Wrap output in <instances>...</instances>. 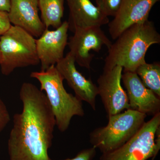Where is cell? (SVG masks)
Wrapping results in <instances>:
<instances>
[{"instance_id":"obj_20","label":"cell","mask_w":160,"mask_h":160,"mask_svg":"<svg viewBox=\"0 0 160 160\" xmlns=\"http://www.w3.org/2000/svg\"><path fill=\"white\" fill-rule=\"evenodd\" d=\"M11 25L8 12L0 10V36L5 33Z\"/></svg>"},{"instance_id":"obj_3","label":"cell","mask_w":160,"mask_h":160,"mask_svg":"<svg viewBox=\"0 0 160 160\" xmlns=\"http://www.w3.org/2000/svg\"><path fill=\"white\" fill-rule=\"evenodd\" d=\"M30 77L38 81L40 90L44 91L55 118L56 126L61 132L69 128L75 116L85 115L82 102L67 92L63 85L64 78L55 66L44 71L32 72Z\"/></svg>"},{"instance_id":"obj_6","label":"cell","mask_w":160,"mask_h":160,"mask_svg":"<svg viewBox=\"0 0 160 160\" xmlns=\"http://www.w3.org/2000/svg\"><path fill=\"white\" fill-rule=\"evenodd\" d=\"M160 113L144 123L133 138L115 150L102 154L99 160H147L160 148Z\"/></svg>"},{"instance_id":"obj_9","label":"cell","mask_w":160,"mask_h":160,"mask_svg":"<svg viewBox=\"0 0 160 160\" xmlns=\"http://www.w3.org/2000/svg\"><path fill=\"white\" fill-rule=\"evenodd\" d=\"M69 25L67 21L55 30L46 28L38 39H36L37 52L41 65V70L44 71L64 58L65 48L68 45Z\"/></svg>"},{"instance_id":"obj_5","label":"cell","mask_w":160,"mask_h":160,"mask_svg":"<svg viewBox=\"0 0 160 160\" xmlns=\"http://www.w3.org/2000/svg\"><path fill=\"white\" fill-rule=\"evenodd\" d=\"M40 63L36 39L28 32L11 25L0 36V67L2 74L9 76L18 68Z\"/></svg>"},{"instance_id":"obj_17","label":"cell","mask_w":160,"mask_h":160,"mask_svg":"<svg viewBox=\"0 0 160 160\" xmlns=\"http://www.w3.org/2000/svg\"><path fill=\"white\" fill-rule=\"evenodd\" d=\"M96 6L106 16L113 17L117 14L122 0H95Z\"/></svg>"},{"instance_id":"obj_15","label":"cell","mask_w":160,"mask_h":160,"mask_svg":"<svg viewBox=\"0 0 160 160\" xmlns=\"http://www.w3.org/2000/svg\"><path fill=\"white\" fill-rule=\"evenodd\" d=\"M66 0H38L41 20L46 28L57 29L63 22L64 2Z\"/></svg>"},{"instance_id":"obj_4","label":"cell","mask_w":160,"mask_h":160,"mask_svg":"<svg viewBox=\"0 0 160 160\" xmlns=\"http://www.w3.org/2000/svg\"><path fill=\"white\" fill-rule=\"evenodd\" d=\"M146 116L130 109L110 116L106 126L96 128L90 132V142L102 154L115 150L138 132L146 122Z\"/></svg>"},{"instance_id":"obj_12","label":"cell","mask_w":160,"mask_h":160,"mask_svg":"<svg viewBox=\"0 0 160 160\" xmlns=\"http://www.w3.org/2000/svg\"><path fill=\"white\" fill-rule=\"evenodd\" d=\"M74 58L70 52L57 63L56 67L68 85L74 91L79 99L88 103L96 110V99L98 95V86L91 79H87L75 66Z\"/></svg>"},{"instance_id":"obj_8","label":"cell","mask_w":160,"mask_h":160,"mask_svg":"<svg viewBox=\"0 0 160 160\" xmlns=\"http://www.w3.org/2000/svg\"><path fill=\"white\" fill-rule=\"evenodd\" d=\"M123 69L121 66H115L103 71L97 80L98 95L108 117L130 109L127 93L121 85Z\"/></svg>"},{"instance_id":"obj_10","label":"cell","mask_w":160,"mask_h":160,"mask_svg":"<svg viewBox=\"0 0 160 160\" xmlns=\"http://www.w3.org/2000/svg\"><path fill=\"white\" fill-rule=\"evenodd\" d=\"M122 80L130 109L152 116L160 113V97L144 86L136 72L123 71Z\"/></svg>"},{"instance_id":"obj_7","label":"cell","mask_w":160,"mask_h":160,"mask_svg":"<svg viewBox=\"0 0 160 160\" xmlns=\"http://www.w3.org/2000/svg\"><path fill=\"white\" fill-rule=\"evenodd\" d=\"M68 42L71 53L75 63L88 69L94 55L91 51L99 52L103 46L108 49L112 44L99 26H92L77 29Z\"/></svg>"},{"instance_id":"obj_14","label":"cell","mask_w":160,"mask_h":160,"mask_svg":"<svg viewBox=\"0 0 160 160\" xmlns=\"http://www.w3.org/2000/svg\"><path fill=\"white\" fill-rule=\"evenodd\" d=\"M69 9V30L92 26L102 27L109 24V17L105 15L90 0H66Z\"/></svg>"},{"instance_id":"obj_16","label":"cell","mask_w":160,"mask_h":160,"mask_svg":"<svg viewBox=\"0 0 160 160\" xmlns=\"http://www.w3.org/2000/svg\"><path fill=\"white\" fill-rule=\"evenodd\" d=\"M146 88L160 97V63L154 62L141 64L135 71Z\"/></svg>"},{"instance_id":"obj_2","label":"cell","mask_w":160,"mask_h":160,"mask_svg":"<svg viewBox=\"0 0 160 160\" xmlns=\"http://www.w3.org/2000/svg\"><path fill=\"white\" fill-rule=\"evenodd\" d=\"M160 43V34L152 21L148 20L129 26L108 49L104 71L120 66L124 71L135 72L138 67L146 62L149 47Z\"/></svg>"},{"instance_id":"obj_1","label":"cell","mask_w":160,"mask_h":160,"mask_svg":"<svg viewBox=\"0 0 160 160\" xmlns=\"http://www.w3.org/2000/svg\"><path fill=\"white\" fill-rule=\"evenodd\" d=\"M19 97L22 109L13 116L8 142L9 160H52L48 150L56 123L46 94L34 84L25 82Z\"/></svg>"},{"instance_id":"obj_19","label":"cell","mask_w":160,"mask_h":160,"mask_svg":"<svg viewBox=\"0 0 160 160\" xmlns=\"http://www.w3.org/2000/svg\"><path fill=\"white\" fill-rule=\"evenodd\" d=\"M96 155V149L93 147L83 149L74 158L61 160H93Z\"/></svg>"},{"instance_id":"obj_13","label":"cell","mask_w":160,"mask_h":160,"mask_svg":"<svg viewBox=\"0 0 160 160\" xmlns=\"http://www.w3.org/2000/svg\"><path fill=\"white\" fill-rule=\"evenodd\" d=\"M38 0H10L8 16L12 25L39 38L46 29L38 11Z\"/></svg>"},{"instance_id":"obj_21","label":"cell","mask_w":160,"mask_h":160,"mask_svg":"<svg viewBox=\"0 0 160 160\" xmlns=\"http://www.w3.org/2000/svg\"><path fill=\"white\" fill-rule=\"evenodd\" d=\"M10 2V0H0V10L8 12Z\"/></svg>"},{"instance_id":"obj_18","label":"cell","mask_w":160,"mask_h":160,"mask_svg":"<svg viewBox=\"0 0 160 160\" xmlns=\"http://www.w3.org/2000/svg\"><path fill=\"white\" fill-rule=\"evenodd\" d=\"M10 121V115L6 104L0 98V133Z\"/></svg>"},{"instance_id":"obj_11","label":"cell","mask_w":160,"mask_h":160,"mask_svg":"<svg viewBox=\"0 0 160 160\" xmlns=\"http://www.w3.org/2000/svg\"><path fill=\"white\" fill-rule=\"evenodd\" d=\"M159 1L160 0H122L117 14L108 24L112 39H116L129 26L148 20L152 9Z\"/></svg>"}]
</instances>
